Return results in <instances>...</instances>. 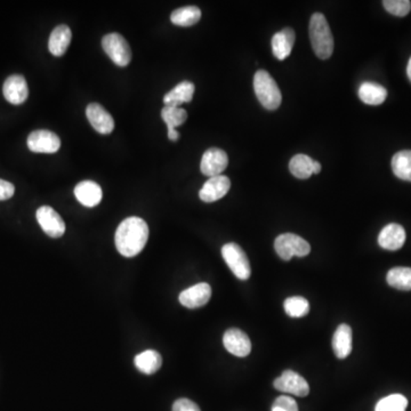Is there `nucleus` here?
<instances>
[{"label":"nucleus","mask_w":411,"mask_h":411,"mask_svg":"<svg viewBox=\"0 0 411 411\" xmlns=\"http://www.w3.org/2000/svg\"><path fill=\"white\" fill-rule=\"evenodd\" d=\"M283 308H285L287 314L292 318H302L310 312V304H308V299L301 297V296H294V297L287 299L283 304Z\"/></svg>","instance_id":"c85d7f7f"},{"label":"nucleus","mask_w":411,"mask_h":411,"mask_svg":"<svg viewBox=\"0 0 411 411\" xmlns=\"http://www.w3.org/2000/svg\"><path fill=\"white\" fill-rule=\"evenodd\" d=\"M295 44V31L286 28L276 33L272 38V51L279 61H283L290 56Z\"/></svg>","instance_id":"6ab92c4d"},{"label":"nucleus","mask_w":411,"mask_h":411,"mask_svg":"<svg viewBox=\"0 0 411 411\" xmlns=\"http://www.w3.org/2000/svg\"><path fill=\"white\" fill-rule=\"evenodd\" d=\"M274 387L278 391L304 398L310 393V386L304 377L292 370H286L281 376L274 379Z\"/></svg>","instance_id":"6e6552de"},{"label":"nucleus","mask_w":411,"mask_h":411,"mask_svg":"<svg viewBox=\"0 0 411 411\" xmlns=\"http://www.w3.org/2000/svg\"><path fill=\"white\" fill-rule=\"evenodd\" d=\"M35 217L42 231L51 238H60L65 235V221L58 215V212L49 206H42L35 212Z\"/></svg>","instance_id":"0eeeda50"},{"label":"nucleus","mask_w":411,"mask_h":411,"mask_svg":"<svg viewBox=\"0 0 411 411\" xmlns=\"http://www.w3.org/2000/svg\"><path fill=\"white\" fill-rule=\"evenodd\" d=\"M408 400L402 394H392L379 400L375 411H405Z\"/></svg>","instance_id":"c756f323"},{"label":"nucleus","mask_w":411,"mask_h":411,"mask_svg":"<svg viewBox=\"0 0 411 411\" xmlns=\"http://www.w3.org/2000/svg\"><path fill=\"white\" fill-rule=\"evenodd\" d=\"M314 160L306 154H296L290 162V171L299 180H308L313 175Z\"/></svg>","instance_id":"a878e982"},{"label":"nucleus","mask_w":411,"mask_h":411,"mask_svg":"<svg viewBox=\"0 0 411 411\" xmlns=\"http://www.w3.org/2000/svg\"><path fill=\"white\" fill-rule=\"evenodd\" d=\"M3 93L7 102L14 106H19L26 102L29 95L26 78L19 74H13L7 78L3 83Z\"/></svg>","instance_id":"4468645a"},{"label":"nucleus","mask_w":411,"mask_h":411,"mask_svg":"<svg viewBox=\"0 0 411 411\" xmlns=\"http://www.w3.org/2000/svg\"><path fill=\"white\" fill-rule=\"evenodd\" d=\"M272 411H299V405L294 399L287 395H281L274 402Z\"/></svg>","instance_id":"2f4dec72"},{"label":"nucleus","mask_w":411,"mask_h":411,"mask_svg":"<svg viewBox=\"0 0 411 411\" xmlns=\"http://www.w3.org/2000/svg\"><path fill=\"white\" fill-rule=\"evenodd\" d=\"M161 118L167 125L168 138L171 141L176 142L180 138V133L177 132L176 127L183 125L184 122L187 121V110L178 106H165L161 110Z\"/></svg>","instance_id":"f3484780"},{"label":"nucleus","mask_w":411,"mask_h":411,"mask_svg":"<svg viewBox=\"0 0 411 411\" xmlns=\"http://www.w3.org/2000/svg\"><path fill=\"white\" fill-rule=\"evenodd\" d=\"M360 100L368 106H380L385 102L387 90L382 85L366 81L359 88Z\"/></svg>","instance_id":"5701e85b"},{"label":"nucleus","mask_w":411,"mask_h":411,"mask_svg":"<svg viewBox=\"0 0 411 411\" xmlns=\"http://www.w3.org/2000/svg\"><path fill=\"white\" fill-rule=\"evenodd\" d=\"M15 192V187L7 181L0 180V201L10 199Z\"/></svg>","instance_id":"72a5a7b5"},{"label":"nucleus","mask_w":411,"mask_h":411,"mask_svg":"<svg viewBox=\"0 0 411 411\" xmlns=\"http://www.w3.org/2000/svg\"><path fill=\"white\" fill-rule=\"evenodd\" d=\"M222 256L225 263L238 279L247 280L251 274V263L242 248L235 242L223 246Z\"/></svg>","instance_id":"423d86ee"},{"label":"nucleus","mask_w":411,"mask_h":411,"mask_svg":"<svg viewBox=\"0 0 411 411\" xmlns=\"http://www.w3.org/2000/svg\"><path fill=\"white\" fill-rule=\"evenodd\" d=\"M254 90L260 104L267 110H276L281 104V92L270 74L258 70L255 74Z\"/></svg>","instance_id":"7ed1b4c3"},{"label":"nucleus","mask_w":411,"mask_h":411,"mask_svg":"<svg viewBox=\"0 0 411 411\" xmlns=\"http://www.w3.org/2000/svg\"><path fill=\"white\" fill-rule=\"evenodd\" d=\"M201 19V10L199 7L185 6L174 10L171 15L173 24L178 26H194Z\"/></svg>","instance_id":"393cba45"},{"label":"nucleus","mask_w":411,"mask_h":411,"mask_svg":"<svg viewBox=\"0 0 411 411\" xmlns=\"http://www.w3.org/2000/svg\"><path fill=\"white\" fill-rule=\"evenodd\" d=\"M72 33L65 24L56 26L49 37V49L54 56H63L70 46Z\"/></svg>","instance_id":"aec40b11"},{"label":"nucleus","mask_w":411,"mask_h":411,"mask_svg":"<svg viewBox=\"0 0 411 411\" xmlns=\"http://www.w3.org/2000/svg\"><path fill=\"white\" fill-rule=\"evenodd\" d=\"M228 165V157L226 152L221 149H208L203 153L200 169L205 176H219L226 169Z\"/></svg>","instance_id":"9d476101"},{"label":"nucleus","mask_w":411,"mask_h":411,"mask_svg":"<svg viewBox=\"0 0 411 411\" xmlns=\"http://www.w3.org/2000/svg\"><path fill=\"white\" fill-rule=\"evenodd\" d=\"M405 241V228L396 223H391L383 228L378 235V244L386 251H399Z\"/></svg>","instance_id":"dca6fc26"},{"label":"nucleus","mask_w":411,"mask_h":411,"mask_svg":"<svg viewBox=\"0 0 411 411\" xmlns=\"http://www.w3.org/2000/svg\"><path fill=\"white\" fill-rule=\"evenodd\" d=\"M194 85L191 81H182L181 84L174 87L171 92H168L164 97L165 106H178L183 103L192 101L194 94Z\"/></svg>","instance_id":"4be33fe9"},{"label":"nucleus","mask_w":411,"mask_h":411,"mask_svg":"<svg viewBox=\"0 0 411 411\" xmlns=\"http://www.w3.org/2000/svg\"><path fill=\"white\" fill-rule=\"evenodd\" d=\"M102 47L115 65L125 68L132 61V49L121 35L117 33L106 35L102 39Z\"/></svg>","instance_id":"39448f33"},{"label":"nucleus","mask_w":411,"mask_h":411,"mask_svg":"<svg viewBox=\"0 0 411 411\" xmlns=\"http://www.w3.org/2000/svg\"><path fill=\"white\" fill-rule=\"evenodd\" d=\"M223 344L228 353L233 354L235 357L244 358L251 353V339L244 331L237 328H231L225 331Z\"/></svg>","instance_id":"9b49d317"},{"label":"nucleus","mask_w":411,"mask_h":411,"mask_svg":"<svg viewBox=\"0 0 411 411\" xmlns=\"http://www.w3.org/2000/svg\"><path fill=\"white\" fill-rule=\"evenodd\" d=\"M230 187L231 182L228 177L224 175L210 177L200 190V199L203 200V203H215L228 194Z\"/></svg>","instance_id":"ddd939ff"},{"label":"nucleus","mask_w":411,"mask_h":411,"mask_svg":"<svg viewBox=\"0 0 411 411\" xmlns=\"http://www.w3.org/2000/svg\"><path fill=\"white\" fill-rule=\"evenodd\" d=\"M392 171L400 180L411 182V150H403L392 158Z\"/></svg>","instance_id":"bb28decb"},{"label":"nucleus","mask_w":411,"mask_h":411,"mask_svg":"<svg viewBox=\"0 0 411 411\" xmlns=\"http://www.w3.org/2000/svg\"><path fill=\"white\" fill-rule=\"evenodd\" d=\"M310 39L315 55L321 60L330 58L334 51V37L325 15L314 13L310 21Z\"/></svg>","instance_id":"f03ea898"},{"label":"nucleus","mask_w":411,"mask_h":411,"mask_svg":"<svg viewBox=\"0 0 411 411\" xmlns=\"http://www.w3.org/2000/svg\"><path fill=\"white\" fill-rule=\"evenodd\" d=\"M352 329L350 326L343 325L338 326L337 329L335 331L334 337H333V349H334L335 354L338 359H345V358L350 355L352 352Z\"/></svg>","instance_id":"412c9836"},{"label":"nucleus","mask_w":411,"mask_h":411,"mask_svg":"<svg viewBox=\"0 0 411 411\" xmlns=\"http://www.w3.org/2000/svg\"><path fill=\"white\" fill-rule=\"evenodd\" d=\"M320 171H321V164L314 160V164H313V174H319Z\"/></svg>","instance_id":"f704fd0d"},{"label":"nucleus","mask_w":411,"mask_h":411,"mask_svg":"<svg viewBox=\"0 0 411 411\" xmlns=\"http://www.w3.org/2000/svg\"><path fill=\"white\" fill-rule=\"evenodd\" d=\"M274 249L283 260H290L294 256H308L311 253L308 241L294 233L280 235L274 241Z\"/></svg>","instance_id":"20e7f679"},{"label":"nucleus","mask_w":411,"mask_h":411,"mask_svg":"<svg viewBox=\"0 0 411 411\" xmlns=\"http://www.w3.org/2000/svg\"><path fill=\"white\" fill-rule=\"evenodd\" d=\"M387 283L395 290H411V269L409 267H394L389 271L386 276Z\"/></svg>","instance_id":"cd10ccee"},{"label":"nucleus","mask_w":411,"mask_h":411,"mask_svg":"<svg viewBox=\"0 0 411 411\" xmlns=\"http://www.w3.org/2000/svg\"><path fill=\"white\" fill-rule=\"evenodd\" d=\"M383 5L384 8L394 17H407L411 10V3L409 0H385L383 1Z\"/></svg>","instance_id":"7c9ffc66"},{"label":"nucleus","mask_w":411,"mask_h":411,"mask_svg":"<svg viewBox=\"0 0 411 411\" xmlns=\"http://www.w3.org/2000/svg\"><path fill=\"white\" fill-rule=\"evenodd\" d=\"M212 297V288L208 283H198L180 294V303L187 308H198L206 305Z\"/></svg>","instance_id":"2eb2a0df"},{"label":"nucleus","mask_w":411,"mask_h":411,"mask_svg":"<svg viewBox=\"0 0 411 411\" xmlns=\"http://www.w3.org/2000/svg\"><path fill=\"white\" fill-rule=\"evenodd\" d=\"M162 358L157 351L148 350L142 352L135 357V366L141 373L152 375L160 369Z\"/></svg>","instance_id":"b1692460"},{"label":"nucleus","mask_w":411,"mask_h":411,"mask_svg":"<svg viewBox=\"0 0 411 411\" xmlns=\"http://www.w3.org/2000/svg\"><path fill=\"white\" fill-rule=\"evenodd\" d=\"M173 411H201L199 405L189 399H178L173 405Z\"/></svg>","instance_id":"473e14b6"},{"label":"nucleus","mask_w":411,"mask_h":411,"mask_svg":"<svg viewBox=\"0 0 411 411\" xmlns=\"http://www.w3.org/2000/svg\"><path fill=\"white\" fill-rule=\"evenodd\" d=\"M87 119L97 133L102 135L111 134L115 129L112 116L99 103H90L86 109Z\"/></svg>","instance_id":"f8f14e48"},{"label":"nucleus","mask_w":411,"mask_h":411,"mask_svg":"<svg viewBox=\"0 0 411 411\" xmlns=\"http://www.w3.org/2000/svg\"><path fill=\"white\" fill-rule=\"evenodd\" d=\"M28 148L35 153H55L61 148V140L49 131H35L28 137Z\"/></svg>","instance_id":"1a4fd4ad"},{"label":"nucleus","mask_w":411,"mask_h":411,"mask_svg":"<svg viewBox=\"0 0 411 411\" xmlns=\"http://www.w3.org/2000/svg\"><path fill=\"white\" fill-rule=\"evenodd\" d=\"M407 74H408L409 81H411V58L408 62V67H407Z\"/></svg>","instance_id":"c9c22d12"},{"label":"nucleus","mask_w":411,"mask_h":411,"mask_svg":"<svg viewBox=\"0 0 411 411\" xmlns=\"http://www.w3.org/2000/svg\"><path fill=\"white\" fill-rule=\"evenodd\" d=\"M74 196L85 207H95L102 201V189L93 181H83L74 187Z\"/></svg>","instance_id":"a211bd4d"},{"label":"nucleus","mask_w":411,"mask_h":411,"mask_svg":"<svg viewBox=\"0 0 411 411\" xmlns=\"http://www.w3.org/2000/svg\"><path fill=\"white\" fill-rule=\"evenodd\" d=\"M149 239V226L141 217H128L120 223L117 228V251L122 256L134 257L144 249Z\"/></svg>","instance_id":"f257e3e1"}]
</instances>
